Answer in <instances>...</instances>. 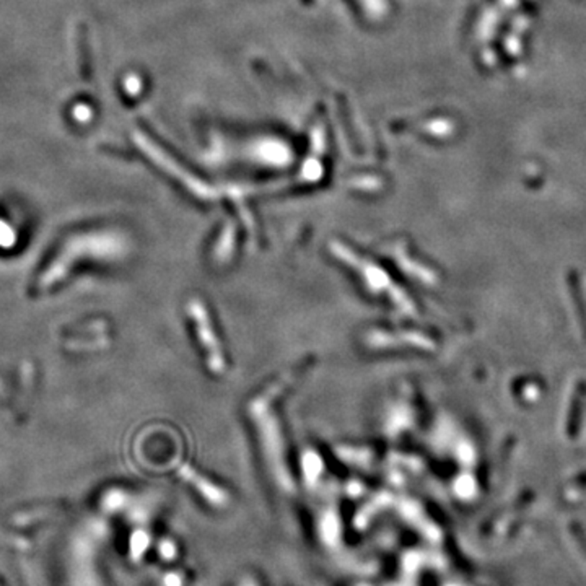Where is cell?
<instances>
[{"instance_id":"1","label":"cell","mask_w":586,"mask_h":586,"mask_svg":"<svg viewBox=\"0 0 586 586\" xmlns=\"http://www.w3.org/2000/svg\"><path fill=\"white\" fill-rule=\"evenodd\" d=\"M15 243V233L12 228H10L7 223H3L0 220V245L8 248L12 246Z\"/></svg>"}]
</instances>
